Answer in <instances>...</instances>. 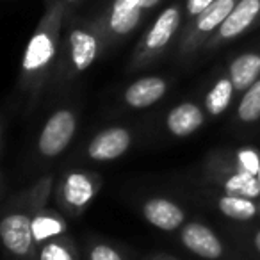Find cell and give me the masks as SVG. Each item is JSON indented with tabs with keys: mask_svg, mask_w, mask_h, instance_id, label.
Segmentation results:
<instances>
[{
	"mask_svg": "<svg viewBox=\"0 0 260 260\" xmlns=\"http://www.w3.org/2000/svg\"><path fill=\"white\" fill-rule=\"evenodd\" d=\"M239 0H216L210 8H207L203 13H200L191 23V29L187 32V40H200L212 32H217L219 27L224 23V20L230 16Z\"/></svg>",
	"mask_w": 260,
	"mask_h": 260,
	"instance_id": "9",
	"label": "cell"
},
{
	"mask_svg": "<svg viewBox=\"0 0 260 260\" xmlns=\"http://www.w3.org/2000/svg\"><path fill=\"white\" fill-rule=\"evenodd\" d=\"M224 191L226 194L234 196H244V198H256L260 196V182L258 177L248 171H239V173L232 175L226 182H224Z\"/></svg>",
	"mask_w": 260,
	"mask_h": 260,
	"instance_id": "16",
	"label": "cell"
},
{
	"mask_svg": "<svg viewBox=\"0 0 260 260\" xmlns=\"http://www.w3.org/2000/svg\"><path fill=\"white\" fill-rule=\"evenodd\" d=\"M230 77L235 91H246L258 80L260 77V54L248 52L234 59L230 64Z\"/></svg>",
	"mask_w": 260,
	"mask_h": 260,
	"instance_id": "14",
	"label": "cell"
},
{
	"mask_svg": "<svg viewBox=\"0 0 260 260\" xmlns=\"http://www.w3.org/2000/svg\"><path fill=\"white\" fill-rule=\"evenodd\" d=\"M253 242H255V248H256V251L260 253V230L255 234V239H253Z\"/></svg>",
	"mask_w": 260,
	"mask_h": 260,
	"instance_id": "25",
	"label": "cell"
},
{
	"mask_svg": "<svg viewBox=\"0 0 260 260\" xmlns=\"http://www.w3.org/2000/svg\"><path fill=\"white\" fill-rule=\"evenodd\" d=\"M234 91H235V87H234V84H232L230 77L219 79L216 84H214L212 89L209 91V94H207V100H205L207 111H209L212 116L221 114V112L230 105Z\"/></svg>",
	"mask_w": 260,
	"mask_h": 260,
	"instance_id": "18",
	"label": "cell"
},
{
	"mask_svg": "<svg viewBox=\"0 0 260 260\" xmlns=\"http://www.w3.org/2000/svg\"><path fill=\"white\" fill-rule=\"evenodd\" d=\"M130 143H132V138H130L128 130L121 128V126H112V128L102 130L100 134L94 136L93 141L89 143L87 153L93 160L105 162V160L121 157L128 150Z\"/></svg>",
	"mask_w": 260,
	"mask_h": 260,
	"instance_id": "6",
	"label": "cell"
},
{
	"mask_svg": "<svg viewBox=\"0 0 260 260\" xmlns=\"http://www.w3.org/2000/svg\"><path fill=\"white\" fill-rule=\"evenodd\" d=\"M237 160L242 171H248V173H253V175L258 173V170H260L258 152H255V150H251V148L241 150V152L237 153Z\"/></svg>",
	"mask_w": 260,
	"mask_h": 260,
	"instance_id": "21",
	"label": "cell"
},
{
	"mask_svg": "<svg viewBox=\"0 0 260 260\" xmlns=\"http://www.w3.org/2000/svg\"><path fill=\"white\" fill-rule=\"evenodd\" d=\"M166 80L160 77H143L125 91V102L134 109H145L166 94Z\"/></svg>",
	"mask_w": 260,
	"mask_h": 260,
	"instance_id": "11",
	"label": "cell"
},
{
	"mask_svg": "<svg viewBox=\"0 0 260 260\" xmlns=\"http://www.w3.org/2000/svg\"><path fill=\"white\" fill-rule=\"evenodd\" d=\"M260 18V0H239L216 32V41H230L244 34Z\"/></svg>",
	"mask_w": 260,
	"mask_h": 260,
	"instance_id": "7",
	"label": "cell"
},
{
	"mask_svg": "<svg viewBox=\"0 0 260 260\" xmlns=\"http://www.w3.org/2000/svg\"><path fill=\"white\" fill-rule=\"evenodd\" d=\"M184 246L202 258L216 260L223 255V244L209 226L202 223H189L180 235Z\"/></svg>",
	"mask_w": 260,
	"mask_h": 260,
	"instance_id": "8",
	"label": "cell"
},
{
	"mask_svg": "<svg viewBox=\"0 0 260 260\" xmlns=\"http://www.w3.org/2000/svg\"><path fill=\"white\" fill-rule=\"evenodd\" d=\"M0 237L4 246L15 255H27L32 246V221L25 214H9L0 223Z\"/></svg>",
	"mask_w": 260,
	"mask_h": 260,
	"instance_id": "5",
	"label": "cell"
},
{
	"mask_svg": "<svg viewBox=\"0 0 260 260\" xmlns=\"http://www.w3.org/2000/svg\"><path fill=\"white\" fill-rule=\"evenodd\" d=\"M91 260H123L114 248L105 244H98L91 251Z\"/></svg>",
	"mask_w": 260,
	"mask_h": 260,
	"instance_id": "24",
	"label": "cell"
},
{
	"mask_svg": "<svg viewBox=\"0 0 260 260\" xmlns=\"http://www.w3.org/2000/svg\"><path fill=\"white\" fill-rule=\"evenodd\" d=\"M182 23V8L180 4H173L166 8L159 15V18L153 22L150 30L145 34L141 43V54L153 55L168 47L173 36L177 34L178 27Z\"/></svg>",
	"mask_w": 260,
	"mask_h": 260,
	"instance_id": "4",
	"label": "cell"
},
{
	"mask_svg": "<svg viewBox=\"0 0 260 260\" xmlns=\"http://www.w3.org/2000/svg\"><path fill=\"white\" fill-rule=\"evenodd\" d=\"M237 116L246 123L256 121L260 118V79L244 91L237 107Z\"/></svg>",
	"mask_w": 260,
	"mask_h": 260,
	"instance_id": "19",
	"label": "cell"
},
{
	"mask_svg": "<svg viewBox=\"0 0 260 260\" xmlns=\"http://www.w3.org/2000/svg\"><path fill=\"white\" fill-rule=\"evenodd\" d=\"M64 224L52 216H38L32 219V235L36 242H43L55 235H61Z\"/></svg>",
	"mask_w": 260,
	"mask_h": 260,
	"instance_id": "20",
	"label": "cell"
},
{
	"mask_svg": "<svg viewBox=\"0 0 260 260\" xmlns=\"http://www.w3.org/2000/svg\"><path fill=\"white\" fill-rule=\"evenodd\" d=\"M160 0H112L105 13V29L112 36H126L139 25L143 15Z\"/></svg>",
	"mask_w": 260,
	"mask_h": 260,
	"instance_id": "2",
	"label": "cell"
},
{
	"mask_svg": "<svg viewBox=\"0 0 260 260\" xmlns=\"http://www.w3.org/2000/svg\"><path fill=\"white\" fill-rule=\"evenodd\" d=\"M166 125L171 134L178 136V138H185L203 125V112L198 105L191 104V102H184L168 114Z\"/></svg>",
	"mask_w": 260,
	"mask_h": 260,
	"instance_id": "13",
	"label": "cell"
},
{
	"mask_svg": "<svg viewBox=\"0 0 260 260\" xmlns=\"http://www.w3.org/2000/svg\"><path fill=\"white\" fill-rule=\"evenodd\" d=\"M70 57L77 72L87 70L98 54V40L87 29H75L70 32Z\"/></svg>",
	"mask_w": 260,
	"mask_h": 260,
	"instance_id": "12",
	"label": "cell"
},
{
	"mask_svg": "<svg viewBox=\"0 0 260 260\" xmlns=\"http://www.w3.org/2000/svg\"><path fill=\"white\" fill-rule=\"evenodd\" d=\"M62 11H64V6L55 4L45 15L40 27H38L36 32L29 40L22 59V68L25 73H40L54 61Z\"/></svg>",
	"mask_w": 260,
	"mask_h": 260,
	"instance_id": "1",
	"label": "cell"
},
{
	"mask_svg": "<svg viewBox=\"0 0 260 260\" xmlns=\"http://www.w3.org/2000/svg\"><path fill=\"white\" fill-rule=\"evenodd\" d=\"M62 194L68 205L84 207L94 194V185L84 173H70L62 185Z\"/></svg>",
	"mask_w": 260,
	"mask_h": 260,
	"instance_id": "15",
	"label": "cell"
},
{
	"mask_svg": "<svg viewBox=\"0 0 260 260\" xmlns=\"http://www.w3.org/2000/svg\"><path fill=\"white\" fill-rule=\"evenodd\" d=\"M256 177H258V182H260V170H258V173H256Z\"/></svg>",
	"mask_w": 260,
	"mask_h": 260,
	"instance_id": "26",
	"label": "cell"
},
{
	"mask_svg": "<svg viewBox=\"0 0 260 260\" xmlns=\"http://www.w3.org/2000/svg\"><path fill=\"white\" fill-rule=\"evenodd\" d=\"M40 260H73V256L64 246L50 242V244L43 246L40 253Z\"/></svg>",
	"mask_w": 260,
	"mask_h": 260,
	"instance_id": "22",
	"label": "cell"
},
{
	"mask_svg": "<svg viewBox=\"0 0 260 260\" xmlns=\"http://www.w3.org/2000/svg\"><path fill=\"white\" fill-rule=\"evenodd\" d=\"M73 134H75V116L72 111H57L48 118L47 125L40 136V152L45 157H57L70 145Z\"/></svg>",
	"mask_w": 260,
	"mask_h": 260,
	"instance_id": "3",
	"label": "cell"
},
{
	"mask_svg": "<svg viewBox=\"0 0 260 260\" xmlns=\"http://www.w3.org/2000/svg\"><path fill=\"white\" fill-rule=\"evenodd\" d=\"M216 0H185V16L189 20H194L200 13H203L207 8L214 4Z\"/></svg>",
	"mask_w": 260,
	"mask_h": 260,
	"instance_id": "23",
	"label": "cell"
},
{
	"mask_svg": "<svg viewBox=\"0 0 260 260\" xmlns=\"http://www.w3.org/2000/svg\"><path fill=\"white\" fill-rule=\"evenodd\" d=\"M143 212H145V217L148 219V223L166 232L177 230L185 219L184 210L175 202H170L166 198L148 200L145 203V207H143Z\"/></svg>",
	"mask_w": 260,
	"mask_h": 260,
	"instance_id": "10",
	"label": "cell"
},
{
	"mask_svg": "<svg viewBox=\"0 0 260 260\" xmlns=\"http://www.w3.org/2000/svg\"><path fill=\"white\" fill-rule=\"evenodd\" d=\"M160 260H166V258H160Z\"/></svg>",
	"mask_w": 260,
	"mask_h": 260,
	"instance_id": "28",
	"label": "cell"
},
{
	"mask_svg": "<svg viewBox=\"0 0 260 260\" xmlns=\"http://www.w3.org/2000/svg\"><path fill=\"white\" fill-rule=\"evenodd\" d=\"M64 2H77V0H64Z\"/></svg>",
	"mask_w": 260,
	"mask_h": 260,
	"instance_id": "27",
	"label": "cell"
},
{
	"mask_svg": "<svg viewBox=\"0 0 260 260\" xmlns=\"http://www.w3.org/2000/svg\"><path fill=\"white\" fill-rule=\"evenodd\" d=\"M219 210L226 217L237 221H248L256 214V207L251 200L234 194H224L223 198H219Z\"/></svg>",
	"mask_w": 260,
	"mask_h": 260,
	"instance_id": "17",
	"label": "cell"
}]
</instances>
